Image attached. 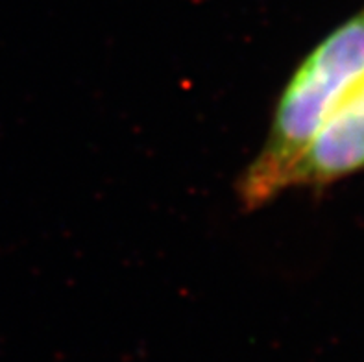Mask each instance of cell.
Wrapping results in <instances>:
<instances>
[{"mask_svg": "<svg viewBox=\"0 0 364 362\" xmlns=\"http://www.w3.org/2000/svg\"><path fill=\"white\" fill-rule=\"evenodd\" d=\"M363 80L364 8L323 37L283 89L267 141L239 179L245 209H259L285 193L296 161Z\"/></svg>", "mask_w": 364, "mask_h": 362, "instance_id": "cell-1", "label": "cell"}, {"mask_svg": "<svg viewBox=\"0 0 364 362\" xmlns=\"http://www.w3.org/2000/svg\"><path fill=\"white\" fill-rule=\"evenodd\" d=\"M364 170V80L296 161L287 191L328 187Z\"/></svg>", "mask_w": 364, "mask_h": 362, "instance_id": "cell-2", "label": "cell"}]
</instances>
